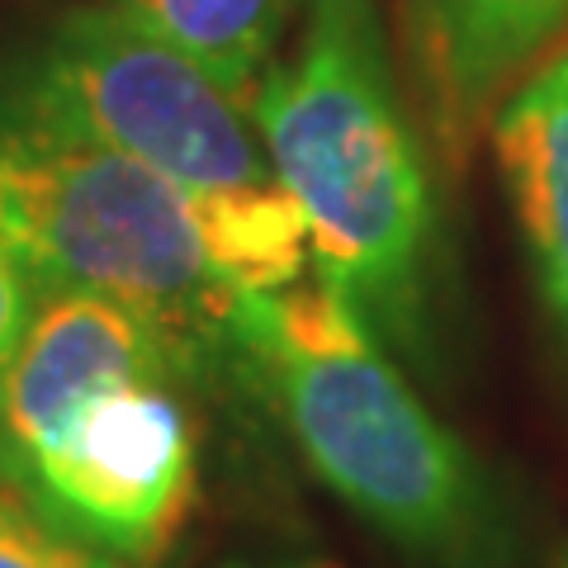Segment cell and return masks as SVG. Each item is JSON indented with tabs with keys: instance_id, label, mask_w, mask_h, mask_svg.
Instances as JSON below:
<instances>
[{
	"instance_id": "1",
	"label": "cell",
	"mask_w": 568,
	"mask_h": 568,
	"mask_svg": "<svg viewBox=\"0 0 568 568\" xmlns=\"http://www.w3.org/2000/svg\"><path fill=\"white\" fill-rule=\"evenodd\" d=\"M252 110L323 275L361 308L407 313L432 246V185L375 0H308L294 58L261 71Z\"/></svg>"
},
{
	"instance_id": "2",
	"label": "cell",
	"mask_w": 568,
	"mask_h": 568,
	"mask_svg": "<svg viewBox=\"0 0 568 568\" xmlns=\"http://www.w3.org/2000/svg\"><path fill=\"white\" fill-rule=\"evenodd\" d=\"M252 361L313 474L388 540L450 555L478 521L465 446L432 417L375 342L365 308L336 280L252 294L242 323Z\"/></svg>"
},
{
	"instance_id": "3",
	"label": "cell",
	"mask_w": 568,
	"mask_h": 568,
	"mask_svg": "<svg viewBox=\"0 0 568 568\" xmlns=\"http://www.w3.org/2000/svg\"><path fill=\"white\" fill-rule=\"evenodd\" d=\"M0 233L43 290H91L152 317L194 365L242 355L252 294L209 261L190 194L29 100L0 110Z\"/></svg>"
},
{
	"instance_id": "4",
	"label": "cell",
	"mask_w": 568,
	"mask_h": 568,
	"mask_svg": "<svg viewBox=\"0 0 568 568\" xmlns=\"http://www.w3.org/2000/svg\"><path fill=\"white\" fill-rule=\"evenodd\" d=\"M24 100L190 200L275 181L252 95L119 6L67 14Z\"/></svg>"
},
{
	"instance_id": "5",
	"label": "cell",
	"mask_w": 568,
	"mask_h": 568,
	"mask_svg": "<svg viewBox=\"0 0 568 568\" xmlns=\"http://www.w3.org/2000/svg\"><path fill=\"white\" fill-rule=\"evenodd\" d=\"M10 484L114 559H156L194 493V426L175 379L110 384L77 403Z\"/></svg>"
},
{
	"instance_id": "6",
	"label": "cell",
	"mask_w": 568,
	"mask_h": 568,
	"mask_svg": "<svg viewBox=\"0 0 568 568\" xmlns=\"http://www.w3.org/2000/svg\"><path fill=\"white\" fill-rule=\"evenodd\" d=\"M200 369L152 317L91 290H43L24 336L0 361V478L58 432L77 403L110 384Z\"/></svg>"
},
{
	"instance_id": "7",
	"label": "cell",
	"mask_w": 568,
	"mask_h": 568,
	"mask_svg": "<svg viewBox=\"0 0 568 568\" xmlns=\"http://www.w3.org/2000/svg\"><path fill=\"white\" fill-rule=\"evenodd\" d=\"M493 142L536 280L568 327V48L503 104Z\"/></svg>"
},
{
	"instance_id": "8",
	"label": "cell",
	"mask_w": 568,
	"mask_h": 568,
	"mask_svg": "<svg viewBox=\"0 0 568 568\" xmlns=\"http://www.w3.org/2000/svg\"><path fill=\"white\" fill-rule=\"evenodd\" d=\"M422 48L459 110L484 104L568 24V0H417Z\"/></svg>"
},
{
	"instance_id": "9",
	"label": "cell",
	"mask_w": 568,
	"mask_h": 568,
	"mask_svg": "<svg viewBox=\"0 0 568 568\" xmlns=\"http://www.w3.org/2000/svg\"><path fill=\"white\" fill-rule=\"evenodd\" d=\"M200 219V237L219 275L242 294H284L304 275L313 256L308 219L290 194L271 185L213 194V200H190Z\"/></svg>"
},
{
	"instance_id": "10",
	"label": "cell",
	"mask_w": 568,
	"mask_h": 568,
	"mask_svg": "<svg viewBox=\"0 0 568 568\" xmlns=\"http://www.w3.org/2000/svg\"><path fill=\"white\" fill-rule=\"evenodd\" d=\"M110 6L194 52L242 95H256V77L275 62L298 0H110Z\"/></svg>"
},
{
	"instance_id": "11",
	"label": "cell",
	"mask_w": 568,
	"mask_h": 568,
	"mask_svg": "<svg viewBox=\"0 0 568 568\" xmlns=\"http://www.w3.org/2000/svg\"><path fill=\"white\" fill-rule=\"evenodd\" d=\"M0 568H123L110 549L71 536L48 511L0 478Z\"/></svg>"
},
{
	"instance_id": "12",
	"label": "cell",
	"mask_w": 568,
	"mask_h": 568,
	"mask_svg": "<svg viewBox=\"0 0 568 568\" xmlns=\"http://www.w3.org/2000/svg\"><path fill=\"white\" fill-rule=\"evenodd\" d=\"M33 308H39V284H33L29 265L10 246V237L0 233V361H6L14 342L24 336Z\"/></svg>"
},
{
	"instance_id": "13",
	"label": "cell",
	"mask_w": 568,
	"mask_h": 568,
	"mask_svg": "<svg viewBox=\"0 0 568 568\" xmlns=\"http://www.w3.org/2000/svg\"><path fill=\"white\" fill-rule=\"evenodd\" d=\"M284 568H327V564H284Z\"/></svg>"
},
{
	"instance_id": "14",
	"label": "cell",
	"mask_w": 568,
	"mask_h": 568,
	"mask_svg": "<svg viewBox=\"0 0 568 568\" xmlns=\"http://www.w3.org/2000/svg\"><path fill=\"white\" fill-rule=\"evenodd\" d=\"M559 568H568V555H564V564H559Z\"/></svg>"
}]
</instances>
